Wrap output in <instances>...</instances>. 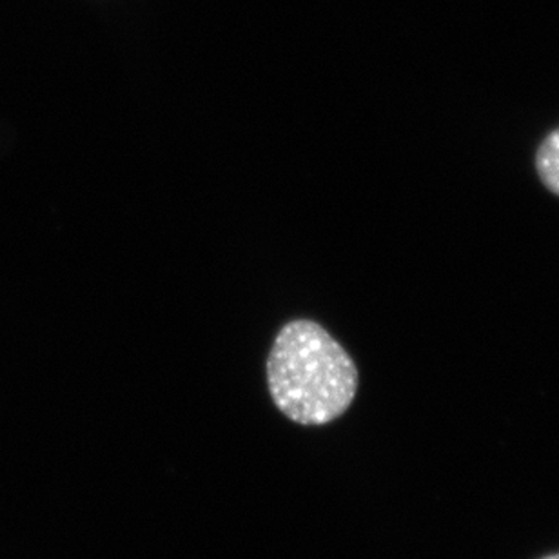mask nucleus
<instances>
[{"label":"nucleus","mask_w":559,"mask_h":559,"mask_svg":"<svg viewBox=\"0 0 559 559\" xmlns=\"http://www.w3.org/2000/svg\"><path fill=\"white\" fill-rule=\"evenodd\" d=\"M542 559H559V555L545 556V558Z\"/></svg>","instance_id":"7ed1b4c3"},{"label":"nucleus","mask_w":559,"mask_h":559,"mask_svg":"<svg viewBox=\"0 0 559 559\" xmlns=\"http://www.w3.org/2000/svg\"><path fill=\"white\" fill-rule=\"evenodd\" d=\"M536 169L545 188L559 197V128L539 145Z\"/></svg>","instance_id":"f03ea898"},{"label":"nucleus","mask_w":559,"mask_h":559,"mask_svg":"<svg viewBox=\"0 0 559 559\" xmlns=\"http://www.w3.org/2000/svg\"><path fill=\"white\" fill-rule=\"evenodd\" d=\"M271 399L300 425H325L345 415L358 391L349 353L311 320L285 323L267 358Z\"/></svg>","instance_id":"f257e3e1"}]
</instances>
